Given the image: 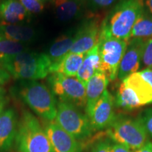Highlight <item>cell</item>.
Listing matches in <instances>:
<instances>
[{
  "label": "cell",
  "instance_id": "9c48e42d",
  "mask_svg": "<svg viewBox=\"0 0 152 152\" xmlns=\"http://www.w3.org/2000/svg\"><path fill=\"white\" fill-rule=\"evenodd\" d=\"M102 21L96 16L86 18L76 29L75 39L70 51L75 54H86L99 43Z\"/></svg>",
  "mask_w": 152,
  "mask_h": 152
},
{
  "label": "cell",
  "instance_id": "cb8c5ba5",
  "mask_svg": "<svg viewBox=\"0 0 152 152\" xmlns=\"http://www.w3.org/2000/svg\"><path fill=\"white\" fill-rule=\"evenodd\" d=\"M29 49L27 45L0 37V59Z\"/></svg>",
  "mask_w": 152,
  "mask_h": 152
},
{
  "label": "cell",
  "instance_id": "ba28073f",
  "mask_svg": "<svg viewBox=\"0 0 152 152\" xmlns=\"http://www.w3.org/2000/svg\"><path fill=\"white\" fill-rule=\"evenodd\" d=\"M128 42L110 35L101 30L99 51L101 60L100 71L104 72L113 81L118 77L121 64Z\"/></svg>",
  "mask_w": 152,
  "mask_h": 152
},
{
  "label": "cell",
  "instance_id": "d4e9b609",
  "mask_svg": "<svg viewBox=\"0 0 152 152\" xmlns=\"http://www.w3.org/2000/svg\"><path fill=\"white\" fill-rule=\"evenodd\" d=\"M30 14H38L45 9L44 4L38 0H18Z\"/></svg>",
  "mask_w": 152,
  "mask_h": 152
},
{
  "label": "cell",
  "instance_id": "6da1fadb",
  "mask_svg": "<svg viewBox=\"0 0 152 152\" xmlns=\"http://www.w3.org/2000/svg\"><path fill=\"white\" fill-rule=\"evenodd\" d=\"M11 92L43 120H55L58 102L47 85L37 80H19L11 87Z\"/></svg>",
  "mask_w": 152,
  "mask_h": 152
},
{
  "label": "cell",
  "instance_id": "d6986e66",
  "mask_svg": "<svg viewBox=\"0 0 152 152\" xmlns=\"http://www.w3.org/2000/svg\"><path fill=\"white\" fill-rule=\"evenodd\" d=\"M101 60L99 45L94 46L85 55L83 64L77 72L76 77L86 86L87 82L97 71H100Z\"/></svg>",
  "mask_w": 152,
  "mask_h": 152
},
{
  "label": "cell",
  "instance_id": "4dcf8cb0",
  "mask_svg": "<svg viewBox=\"0 0 152 152\" xmlns=\"http://www.w3.org/2000/svg\"><path fill=\"white\" fill-rule=\"evenodd\" d=\"M7 102H8V98L6 91L4 89L0 87V114L5 109L4 108Z\"/></svg>",
  "mask_w": 152,
  "mask_h": 152
},
{
  "label": "cell",
  "instance_id": "e0dca14e",
  "mask_svg": "<svg viewBox=\"0 0 152 152\" xmlns=\"http://www.w3.org/2000/svg\"><path fill=\"white\" fill-rule=\"evenodd\" d=\"M109 83V79L104 72L97 71L87 82L86 85V107L85 113L90 115L93 108L99 99Z\"/></svg>",
  "mask_w": 152,
  "mask_h": 152
},
{
  "label": "cell",
  "instance_id": "3957f363",
  "mask_svg": "<svg viewBox=\"0 0 152 152\" xmlns=\"http://www.w3.org/2000/svg\"><path fill=\"white\" fill-rule=\"evenodd\" d=\"M144 11V0H122L102 21V31L128 42L133 26Z\"/></svg>",
  "mask_w": 152,
  "mask_h": 152
},
{
  "label": "cell",
  "instance_id": "4fadbf2b",
  "mask_svg": "<svg viewBox=\"0 0 152 152\" xmlns=\"http://www.w3.org/2000/svg\"><path fill=\"white\" fill-rule=\"evenodd\" d=\"M19 118L14 108H8L0 114V152H7L14 146Z\"/></svg>",
  "mask_w": 152,
  "mask_h": 152
},
{
  "label": "cell",
  "instance_id": "4316f807",
  "mask_svg": "<svg viewBox=\"0 0 152 152\" xmlns=\"http://www.w3.org/2000/svg\"><path fill=\"white\" fill-rule=\"evenodd\" d=\"M148 135L152 138V107L146 109L140 116Z\"/></svg>",
  "mask_w": 152,
  "mask_h": 152
},
{
  "label": "cell",
  "instance_id": "7a4b0ae2",
  "mask_svg": "<svg viewBox=\"0 0 152 152\" xmlns=\"http://www.w3.org/2000/svg\"><path fill=\"white\" fill-rule=\"evenodd\" d=\"M52 63L48 55L29 49L0 59V66L17 80H37L51 73Z\"/></svg>",
  "mask_w": 152,
  "mask_h": 152
},
{
  "label": "cell",
  "instance_id": "ac0fdd59",
  "mask_svg": "<svg viewBox=\"0 0 152 152\" xmlns=\"http://www.w3.org/2000/svg\"><path fill=\"white\" fill-rule=\"evenodd\" d=\"M76 29H73L57 37L49 47L47 54L52 63L56 65L70 52L75 39Z\"/></svg>",
  "mask_w": 152,
  "mask_h": 152
},
{
  "label": "cell",
  "instance_id": "d6a6232c",
  "mask_svg": "<svg viewBox=\"0 0 152 152\" xmlns=\"http://www.w3.org/2000/svg\"><path fill=\"white\" fill-rule=\"evenodd\" d=\"M11 78V75L0 66V86L6 84Z\"/></svg>",
  "mask_w": 152,
  "mask_h": 152
},
{
  "label": "cell",
  "instance_id": "9a60e30c",
  "mask_svg": "<svg viewBox=\"0 0 152 152\" xmlns=\"http://www.w3.org/2000/svg\"><path fill=\"white\" fill-rule=\"evenodd\" d=\"M85 2L86 0H51L55 16L61 22L80 18L84 11Z\"/></svg>",
  "mask_w": 152,
  "mask_h": 152
},
{
  "label": "cell",
  "instance_id": "f546056e",
  "mask_svg": "<svg viewBox=\"0 0 152 152\" xmlns=\"http://www.w3.org/2000/svg\"><path fill=\"white\" fill-rule=\"evenodd\" d=\"M142 77L152 87V68H147L139 72Z\"/></svg>",
  "mask_w": 152,
  "mask_h": 152
},
{
  "label": "cell",
  "instance_id": "83f0119b",
  "mask_svg": "<svg viewBox=\"0 0 152 152\" xmlns=\"http://www.w3.org/2000/svg\"><path fill=\"white\" fill-rule=\"evenodd\" d=\"M91 152H112V143L109 140H102L93 146Z\"/></svg>",
  "mask_w": 152,
  "mask_h": 152
},
{
  "label": "cell",
  "instance_id": "52a82bcc",
  "mask_svg": "<svg viewBox=\"0 0 152 152\" xmlns=\"http://www.w3.org/2000/svg\"><path fill=\"white\" fill-rule=\"evenodd\" d=\"M47 77V86L61 102H68L80 109L85 110L86 86L78 78L59 73H51Z\"/></svg>",
  "mask_w": 152,
  "mask_h": 152
},
{
  "label": "cell",
  "instance_id": "484cf974",
  "mask_svg": "<svg viewBox=\"0 0 152 152\" xmlns=\"http://www.w3.org/2000/svg\"><path fill=\"white\" fill-rule=\"evenodd\" d=\"M142 62L144 66L152 68V38L144 41Z\"/></svg>",
  "mask_w": 152,
  "mask_h": 152
},
{
  "label": "cell",
  "instance_id": "44dd1931",
  "mask_svg": "<svg viewBox=\"0 0 152 152\" xmlns=\"http://www.w3.org/2000/svg\"><path fill=\"white\" fill-rule=\"evenodd\" d=\"M123 81L134 91L142 106L152 103V87L142 78L139 72L131 74Z\"/></svg>",
  "mask_w": 152,
  "mask_h": 152
},
{
  "label": "cell",
  "instance_id": "5bb4252c",
  "mask_svg": "<svg viewBox=\"0 0 152 152\" xmlns=\"http://www.w3.org/2000/svg\"><path fill=\"white\" fill-rule=\"evenodd\" d=\"M31 15L18 0H0V24H24Z\"/></svg>",
  "mask_w": 152,
  "mask_h": 152
},
{
  "label": "cell",
  "instance_id": "ffe728a7",
  "mask_svg": "<svg viewBox=\"0 0 152 152\" xmlns=\"http://www.w3.org/2000/svg\"><path fill=\"white\" fill-rule=\"evenodd\" d=\"M85 55L69 52L58 64L51 67V73H59L68 77H76Z\"/></svg>",
  "mask_w": 152,
  "mask_h": 152
},
{
  "label": "cell",
  "instance_id": "7c38bea8",
  "mask_svg": "<svg viewBox=\"0 0 152 152\" xmlns=\"http://www.w3.org/2000/svg\"><path fill=\"white\" fill-rule=\"evenodd\" d=\"M144 41L145 40L136 38H131L129 40L127 49L120 64L118 73V77L121 80L123 81L131 74L136 73L140 69Z\"/></svg>",
  "mask_w": 152,
  "mask_h": 152
},
{
  "label": "cell",
  "instance_id": "603a6c76",
  "mask_svg": "<svg viewBox=\"0 0 152 152\" xmlns=\"http://www.w3.org/2000/svg\"><path fill=\"white\" fill-rule=\"evenodd\" d=\"M131 38L143 40L152 38V17L145 11L139 16L133 26L130 34Z\"/></svg>",
  "mask_w": 152,
  "mask_h": 152
},
{
  "label": "cell",
  "instance_id": "8992f818",
  "mask_svg": "<svg viewBox=\"0 0 152 152\" xmlns=\"http://www.w3.org/2000/svg\"><path fill=\"white\" fill-rule=\"evenodd\" d=\"M54 121L64 130L80 142L91 137L94 132L87 114L68 102L61 101L58 102Z\"/></svg>",
  "mask_w": 152,
  "mask_h": 152
},
{
  "label": "cell",
  "instance_id": "7402d4cb",
  "mask_svg": "<svg viewBox=\"0 0 152 152\" xmlns=\"http://www.w3.org/2000/svg\"><path fill=\"white\" fill-rule=\"evenodd\" d=\"M114 102L117 107L124 110L136 109L142 106L134 91L122 81L118 89Z\"/></svg>",
  "mask_w": 152,
  "mask_h": 152
},
{
  "label": "cell",
  "instance_id": "f1b7e54d",
  "mask_svg": "<svg viewBox=\"0 0 152 152\" xmlns=\"http://www.w3.org/2000/svg\"><path fill=\"white\" fill-rule=\"evenodd\" d=\"M115 0H86L92 8L104 9L111 6Z\"/></svg>",
  "mask_w": 152,
  "mask_h": 152
},
{
  "label": "cell",
  "instance_id": "277c9868",
  "mask_svg": "<svg viewBox=\"0 0 152 152\" xmlns=\"http://www.w3.org/2000/svg\"><path fill=\"white\" fill-rule=\"evenodd\" d=\"M14 146L18 152H54L43 125L27 111L19 118Z\"/></svg>",
  "mask_w": 152,
  "mask_h": 152
},
{
  "label": "cell",
  "instance_id": "5b68a950",
  "mask_svg": "<svg viewBox=\"0 0 152 152\" xmlns=\"http://www.w3.org/2000/svg\"><path fill=\"white\" fill-rule=\"evenodd\" d=\"M106 133L114 143L123 144L134 151L148 142V134L140 117L133 118L116 115Z\"/></svg>",
  "mask_w": 152,
  "mask_h": 152
},
{
  "label": "cell",
  "instance_id": "30bf717a",
  "mask_svg": "<svg viewBox=\"0 0 152 152\" xmlns=\"http://www.w3.org/2000/svg\"><path fill=\"white\" fill-rule=\"evenodd\" d=\"M43 127L54 152H83L81 142L64 130L55 121H45Z\"/></svg>",
  "mask_w": 152,
  "mask_h": 152
},
{
  "label": "cell",
  "instance_id": "2e32d148",
  "mask_svg": "<svg viewBox=\"0 0 152 152\" xmlns=\"http://www.w3.org/2000/svg\"><path fill=\"white\" fill-rule=\"evenodd\" d=\"M0 37L27 45L36 41L38 32L35 28L26 24H0Z\"/></svg>",
  "mask_w": 152,
  "mask_h": 152
},
{
  "label": "cell",
  "instance_id": "1f68e13d",
  "mask_svg": "<svg viewBox=\"0 0 152 152\" xmlns=\"http://www.w3.org/2000/svg\"><path fill=\"white\" fill-rule=\"evenodd\" d=\"M112 152H133L130 148L123 144L112 143Z\"/></svg>",
  "mask_w": 152,
  "mask_h": 152
},
{
  "label": "cell",
  "instance_id": "8fae6325",
  "mask_svg": "<svg viewBox=\"0 0 152 152\" xmlns=\"http://www.w3.org/2000/svg\"><path fill=\"white\" fill-rule=\"evenodd\" d=\"M115 117L113 97L109 90H106L89 115L93 131L109 128Z\"/></svg>",
  "mask_w": 152,
  "mask_h": 152
},
{
  "label": "cell",
  "instance_id": "d590c367",
  "mask_svg": "<svg viewBox=\"0 0 152 152\" xmlns=\"http://www.w3.org/2000/svg\"><path fill=\"white\" fill-rule=\"evenodd\" d=\"M38 1H41L42 3L45 4V3H47V2H48V1H51V0H38Z\"/></svg>",
  "mask_w": 152,
  "mask_h": 152
},
{
  "label": "cell",
  "instance_id": "836d02e7",
  "mask_svg": "<svg viewBox=\"0 0 152 152\" xmlns=\"http://www.w3.org/2000/svg\"><path fill=\"white\" fill-rule=\"evenodd\" d=\"M134 152H152V142H147L140 149L135 150Z\"/></svg>",
  "mask_w": 152,
  "mask_h": 152
},
{
  "label": "cell",
  "instance_id": "e575fe53",
  "mask_svg": "<svg viewBox=\"0 0 152 152\" xmlns=\"http://www.w3.org/2000/svg\"><path fill=\"white\" fill-rule=\"evenodd\" d=\"M144 11L152 17V0H144Z\"/></svg>",
  "mask_w": 152,
  "mask_h": 152
}]
</instances>
